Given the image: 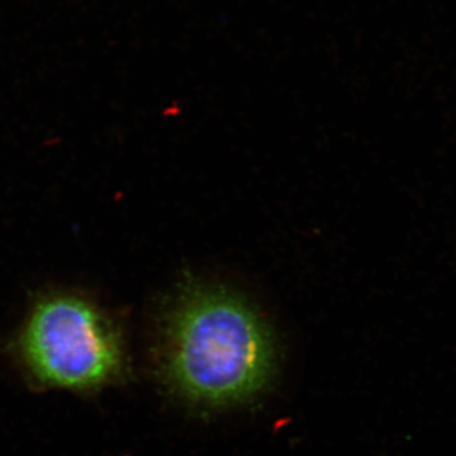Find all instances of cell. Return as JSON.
Masks as SVG:
<instances>
[{
  "instance_id": "obj_1",
  "label": "cell",
  "mask_w": 456,
  "mask_h": 456,
  "mask_svg": "<svg viewBox=\"0 0 456 456\" xmlns=\"http://www.w3.org/2000/svg\"><path fill=\"white\" fill-rule=\"evenodd\" d=\"M164 365L185 397L208 404L242 401L263 388L274 344L259 314L240 297L189 285L171 312Z\"/></svg>"
},
{
  "instance_id": "obj_2",
  "label": "cell",
  "mask_w": 456,
  "mask_h": 456,
  "mask_svg": "<svg viewBox=\"0 0 456 456\" xmlns=\"http://www.w3.org/2000/svg\"><path fill=\"white\" fill-rule=\"evenodd\" d=\"M16 355L33 382L47 388L89 392L121 374V338L112 321L80 294H45L33 303Z\"/></svg>"
}]
</instances>
